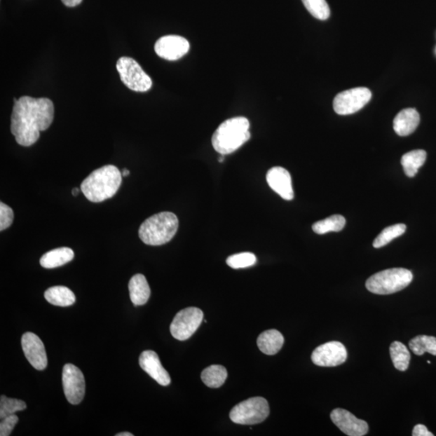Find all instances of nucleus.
I'll list each match as a JSON object with an SVG mask.
<instances>
[{"label": "nucleus", "mask_w": 436, "mask_h": 436, "mask_svg": "<svg viewBox=\"0 0 436 436\" xmlns=\"http://www.w3.org/2000/svg\"><path fill=\"white\" fill-rule=\"evenodd\" d=\"M55 116L50 99L22 97L14 99L11 132L19 145L30 147L39 139L40 132L50 126Z\"/></svg>", "instance_id": "nucleus-1"}, {"label": "nucleus", "mask_w": 436, "mask_h": 436, "mask_svg": "<svg viewBox=\"0 0 436 436\" xmlns=\"http://www.w3.org/2000/svg\"><path fill=\"white\" fill-rule=\"evenodd\" d=\"M122 174L114 165H106L95 170L81 184L82 193L90 201L99 203L110 199L118 193Z\"/></svg>", "instance_id": "nucleus-2"}, {"label": "nucleus", "mask_w": 436, "mask_h": 436, "mask_svg": "<svg viewBox=\"0 0 436 436\" xmlns=\"http://www.w3.org/2000/svg\"><path fill=\"white\" fill-rule=\"evenodd\" d=\"M250 122L243 116L228 119L217 128L212 137L214 150L222 156L230 155L251 138Z\"/></svg>", "instance_id": "nucleus-3"}, {"label": "nucleus", "mask_w": 436, "mask_h": 436, "mask_svg": "<svg viewBox=\"0 0 436 436\" xmlns=\"http://www.w3.org/2000/svg\"><path fill=\"white\" fill-rule=\"evenodd\" d=\"M179 228L177 215L162 212L142 223L138 231L141 240L150 246H161L172 240Z\"/></svg>", "instance_id": "nucleus-4"}, {"label": "nucleus", "mask_w": 436, "mask_h": 436, "mask_svg": "<svg viewBox=\"0 0 436 436\" xmlns=\"http://www.w3.org/2000/svg\"><path fill=\"white\" fill-rule=\"evenodd\" d=\"M412 280L411 271L390 268L372 275L366 281V288L375 294L389 295L407 288Z\"/></svg>", "instance_id": "nucleus-5"}, {"label": "nucleus", "mask_w": 436, "mask_h": 436, "mask_svg": "<svg viewBox=\"0 0 436 436\" xmlns=\"http://www.w3.org/2000/svg\"><path fill=\"white\" fill-rule=\"evenodd\" d=\"M268 402L265 398L255 397L243 401L232 409L231 421L242 425H254L264 421L269 416Z\"/></svg>", "instance_id": "nucleus-6"}, {"label": "nucleus", "mask_w": 436, "mask_h": 436, "mask_svg": "<svg viewBox=\"0 0 436 436\" xmlns=\"http://www.w3.org/2000/svg\"><path fill=\"white\" fill-rule=\"evenodd\" d=\"M116 69L121 81L132 91L146 93L152 87V79L142 70L135 60L129 57H122L116 63Z\"/></svg>", "instance_id": "nucleus-7"}, {"label": "nucleus", "mask_w": 436, "mask_h": 436, "mask_svg": "<svg viewBox=\"0 0 436 436\" xmlns=\"http://www.w3.org/2000/svg\"><path fill=\"white\" fill-rule=\"evenodd\" d=\"M203 318L204 313L198 308H187L175 315L170 327V331L175 339L184 341L198 331Z\"/></svg>", "instance_id": "nucleus-8"}, {"label": "nucleus", "mask_w": 436, "mask_h": 436, "mask_svg": "<svg viewBox=\"0 0 436 436\" xmlns=\"http://www.w3.org/2000/svg\"><path fill=\"white\" fill-rule=\"evenodd\" d=\"M372 98L370 90L355 88L339 93L334 100L333 107L339 115H350L362 109Z\"/></svg>", "instance_id": "nucleus-9"}, {"label": "nucleus", "mask_w": 436, "mask_h": 436, "mask_svg": "<svg viewBox=\"0 0 436 436\" xmlns=\"http://www.w3.org/2000/svg\"><path fill=\"white\" fill-rule=\"evenodd\" d=\"M62 386L64 393L72 405L81 403L85 395V379L81 369L71 364L64 366L62 370Z\"/></svg>", "instance_id": "nucleus-10"}, {"label": "nucleus", "mask_w": 436, "mask_h": 436, "mask_svg": "<svg viewBox=\"0 0 436 436\" xmlns=\"http://www.w3.org/2000/svg\"><path fill=\"white\" fill-rule=\"evenodd\" d=\"M347 358V349L337 341L319 346L311 355L313 363L320 367H336L343 364Z\"/></svg>", "instance_id": "nucleus-11"}, {"label": "nucleus", "mask_w": 436, "mask_h": 436, "mask_svg": "<svg viewBox=\"0 0 436 436\" xmlns=\"http://www.w3.org/2000/svg\"><path fill=\"white\" fill-rule=\"evenodd\" d=\"M189 42L184 37L177 35H168L159 39L155 45L158 57L168 61H177L188 54Z\"/></svg>", "instance_id": "nucleus-12"}, {"label": "nucleus", "mask_w": 436, "mask_h": 436, "mask_svg": "<svg viewBox=\"0 0 436 436\" xmlns=\"http://www.w3.org/2000/svg\"><path fill=\"white\" fill-rule=\"evenodd\" d=\"M23 352L26 359L36 370H44L48 365L44 343L36 334L27 332L21 339Z\"/></svg>", "instance_id": "nucleus-13"}, {"label": "nucleus", "mask_w": 436, "mask_h": 436, "mask_svg": "<svg viewBox=\"0 0 436 436\" xmlns=\"http://www.w3.org/2000/svg\"><path fill=\"white\" fill-rule=\"evenodd\" d=\"M331 418L336 426L347 435L363 436L369 432L368 423L344 409H334Z\"/></svg>", "instance_id": "nucleus-14"}, {"label": "nucleus", "mask_w": 436, "mask_h": 436, "mask_svg": "<svg viewBox=\"0 0 436 436\" xmlns=\"http://www.w3.org/2000/svg\"><path fill=\"white\" fill-rule=\"evenodd\" d=\"M266 178H267L269 187L280 198L286 200L294 199V193L292 189L291 175L286 169L281 167L271 168Z\"/></svg>", "instance_id": "nucleus-15"}, {"label": "nucleus", "mask_w": 436, "mask_h": 436, "mask_svg": "<svg viewBox=\"0 0 436 436\" xmlns=\"http://www.w3.org/2000/svg\"><path fill=\"white\" fill-rule=\"evenodd\" d=\"M139 365L141 368L159 385L168 386L171 383V377L163 368L157 353L153 350H145L141 354Z\"/></svg>", "instance_id": "nucleus-16"}, {"label": "nucleus", "mask_w": 436, "mask_h": 436, "mask_svg": "<svg viewBox=\"0 0 436 436\" xmlns=\"http://www.w3.org/2000/svg\"><path fill=\"white\" fill-rule=\"evenodd\" d=\"M420 122V116L416 109H403L393 120V130L397 135L406 137L416 131Z\"/></svg>", "instance_id": "nucleus-17"}, {"label": "nucleus", "mask_w": 436, "mask_h": 436, "mask_svg": "<svg viewBox=\"0 0 436 436\" xmlns=\"http://www.w3.org/2000/svg\"><path fill=\"white\" fill-rule=\"evenodd\" d=\"M130 299L135 306L145 305L150 299L151 289L144 275L137 274L129 283Z\"/></svg>", "instance_id": "nucleus-18"}, {"label": "nucleus", "mask_w": 436, "mask_h": 436, "mask_svg": "<svg viewBox=\"0 0 436 436\" xmlns=\"http://www.w3.org/2000/svg\"><path fill=\"white\" fill-rule=\"evenodd\" d=\"M284 343L283 334L276 329H268V331L263 332L257 339L259 350L268 355L278 353L283 347Z\"/></svg>", "instance_id": "nucleus-19"}, {"label": "nucleus", "mask_w": 436, "mask_h": 436, "mask_svg": "<svg viewBox=\"0 0 436 436\" xmlns=\"http://www.w3.org/2000/svg\"><path fill=\"white\" fill-rule=\"evenodd\" d=\"M74 257L72 249L60 247L46 253L40 259L41 267L47 269L56 268L71 262Z\"/></svg>", "instance_id": "nucleus-20"}, {"label": "nucleus", "mask_w": 436, "mask_h": 436, "mask_svg": "<svg viewBox=\"0 0 436 436\" xmlns=\"http://www.w3.org/2000/svg\"><path fill=\"white\" fill-rule=\"evenodd\" d=\"M45 299L51 305L56 306H70L76 302V295L65 286H55L45 292Z\"/></svg>", "instance_id": "nucleus-21"}, {"label": "nucleus", "mask_w": 436, "mask_h": 436, "mask_svg": "<svg viewBox=\"0 0 436 436\" xmlns=\"http://www.w3.org/2000/svg\"><path fill=\"white\" fill-rule=\"evenodd\" d=\"M427 152L423 150L409 151L402 158L401 163L408 177H416L418 169L426 162Z\"/></svg>", "instance_id": "nucleus-22"}, {"label": "nucleus", "mask_w": 436, "mask_h": 436, "mask_svg": "<svg viewBox=\"0 0 436 436\" xmlns=\"http://www.w3.org/2000/svg\"><path fill=\"white\" fill-rule=\"evenodd\" d=\"M227 379V371L222 365H211L202 372L201 379L210 388H219Z\"/></svg>", "instance_id": "nucleus-23"}, {"label": "nucleus", "mask_w": 436, "mask_h": 436, "mask_svg": "<svg viewBox=\"0 0 436 436\" xmlns=\"http://www.w3.org/2000/svg\"><path fill=\"white\" fill-rule=\"evenodd\" d=\"M346 225V220L342 215H333L326 219L319 221L313 225V231L318 235H325L329 232H339Z\"/></svg>", "instance_id": "nucleus-24"}, {"label": "nucleus", "mask_w": 436, "mask_h": 436, "mask_svg": "<svg viewBox=\"0 0 436 436\" xmlns=\"http://www.w3.org/2000/svg\"><path fill=\"white\" fill-rule=\"evenodd\" d=\"M390 352L395 368L400 371H406L411 360V354L406 346L401 342H393L390 346Z\"/></svg>", "instance_id": "nucleus-25"}, {"label": "nucleus", "mask_w": 436, "mask_h": 436, "mask_svg": "<svg viewBox=\"0 0 436 436\" xmlns=\"http://www.w3.org/2000/svg\"><path fill=\"white\" fill-rule=\"evenodd\" d=\"M409 347L417 355H423L425 353L436 355V338L418 336L409 341Z\"/></svg>", "instance_id": "nucleus-26"}, {"label": "nucleus", "mask_w": 436, "mask_h": 436, "mask_svg": "<svg viewBox=\"0 0 436 436\" xmlns=\"http://www.w3.org/2000/svg\"><path fill=\"white\" fill-rule=\"evenodd\" d=\"M407 231L405 224H396L384 229L374 242L375 248H381L387 245L397 237L403 235Z\"/></svg>", "instance_id": "nucleus-27"}, {"label": "nucleus", "mask_w": 436, "mask_h": 436, "mask_svg": "<svg viewBox=\"0 0 436 436\" xmlns=\"http://www.w3.org/2000/svg\"><path fill=\"white\" fill-rule=\"evenodd\" d=\"M313 18L318 20H326L331 15L329 5L326 0H301Z\"/></svg>", "instance_id": "nucleus-28"}, {"label": "nucleus", "mask_w": 436, "mask_h": 436, "mask_svg": "<svg viewBox=\"0 0 436 436\" xmlns=\"http://www.w3.org/2000/svg\"><path fill=\"white\" fill-rule=\"evenodd\" d=\"M27 406L23 401L2 395L0 397V418L3 419L18 411H22Z\"/></svg>", "instance_id": "nucleus-29"}, {"label": "nucleus", "mask_w": 436, "mask_h": 436, "mask_svg": "<svg viewBox=\"0 0 436 436\" xmlns=\"http://www.w3.org/2000/svg\"><path fill=\"white\" fill-rule=\"evenodd\" d=\"M257 262L255 254L251 252H243L231 255L226 259V264L233 269L252 267Z\"/></svg>", "instance_id": "nucleus-30"}, {"label": "nucleus", "mask_w": 436, "mask_h": 436, "mask_svg": "<svg viewBox=\"0 0 436 436\" xmlns=\"http://www.w3.org/2000/svg\"><path fill=\"white\" fill-rule=\"evenodd\" d=\"M13 220V210L1 202L0 203V231H4L12 226Z\"/></svg>", "instance_id": "nucleus-31"}, {"label": "nucleus", "mask_w": 436, "mask_h": 436, "mask_svg": "<svg viewBox=\"0 0 436 436\" xmlns=\"http://www.w3.org/2000/svg\"><path fill=\"white\" fill-rule=\"evenodd\" d=\"M18 421L19 418L15 414H12V416L1 419V423H0V435H11Z\"/></svg>", "instance_id": "nucleus-32"}, {"label": "nucleus", "mask_w": 436, "mask_h": 436, "mask_svg": "<svg viewBox=\"0 0 436 436\" xmlns=\"http://www.w3.org/2000/svg\"><path fill=\"white\" fill-rule=\"evenodd\" d=\"M413 436H434V434L430 432L426 426L423 424H418L413 429Z\"/></svg>", "instance_id": "nucleus-33"}, {"label": "nucleus", "mask_w": 436, "mask_h": 436, "mask_svg": "<svg viewBox=\"0 0 436 436\" xmlns=\"http://www.w3.org/2000/svg\"><path fill=\"white\" fill-rule=\"evenodd\" d=\"M62 3L67 7L73 8L78 6L81 4L83 0H62Z\"/></svg>", "instance_id": "nucleus-34"}, {"label": "nucleus", "mask_w": 436, "mask_h": 436, "mask_svg": "<svg viewBox=\"0 0 436 436\" xmlns=\"http://www.w3.org/2000/svg\"><path fill=\"white\" fill-rule=\"evenodd\" d=\"M116 436H134V435L130 432H121L116 434Z\"/></svg>", "instance_id": "nucleus-35"}, {"label": "nucleus", "mask_w": 436, "mask_h": 436, "mask_svg": "<svg viewBox=\"0 0 436 436\" xmlns=\"http://www.w3.org/2000/svg\"><path fill=\"white\" fill-rule=\"evenodd\" d=\"M121 174H122V177H128V175H130V171H129V170L124 169L123 172H122Z\"/></svg>", "instance_id": "nucleus-36"}, {"label": "nucleus", "mask_w": 436, "mask_h": 436, "mask_svg": "<svg viewBox=\"0 0 436 436\" xmlns=\"http://www.w3.org/2000/svg\"><path fill=\"white\" fill-rule=\"evenodd\" d=\"M79 193V189H74L72 190V195L74 196H78V194Z\"/></svg>", "instance_id": "nucleus-37"}, {"label": "nucleus", "mask_w": 436, "mask_h": 436, "mask_svg": "<svg viewBox=\"0 0 436 436\" xmlns=\"http://www.w3.org/2000/svg\"><path fill=\"white\" fill-rule=\"evenodd\" d=\"M223 156L219 158V162L220 163H222L223 161H224V157H223Z\"/></svg>", "instance_id": "nucleus-38"}]
</instances>
